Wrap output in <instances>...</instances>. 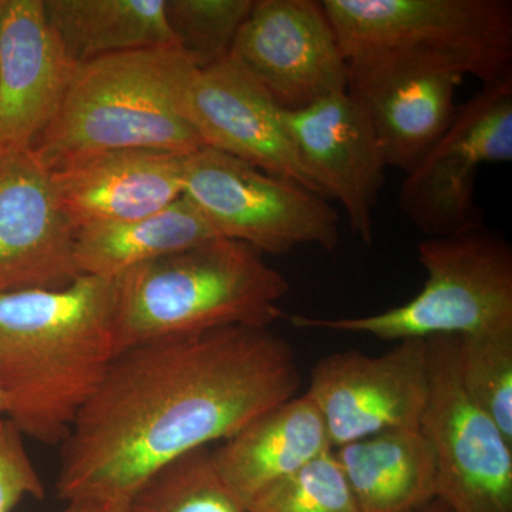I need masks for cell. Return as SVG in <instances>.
<instances>
[{
	"mask_svg": "<svg viewBox=\"0 0 512 512\" xmlns=\"http://www.w3.org/2000/svg\"><path fill=\"white\" fill-rule=\"evenodd\" d=\"M292 346L271 329L205 330L114 357L62 443L60 500L131 501L154 474L298 396Z\"/></svg>",
	"mask_w": 512,
	"mask_h": 512,
	"instance_id": "obj_1",
	"label": "cell"
},
{
	"mask_svg": "<svg viewBox=\"0 0 512 512\" xmlns=\"http://www.w3.org/2000/svg\"><path fill=\"white\" fill-rule=\"evenodd\" d=\"M117 278L0 292V387L23 437L57 446L117 356Z\"/></svg>",
	"mask_w": 512,
	"mask_h": 512,
	"instance_id": "obj_2",
	"label": "cell"
},
{
	"mask_svg": "<svg viewBox=\"0 0 512 512\" xmlns=\"http://www.w3.org/2000/svg\"><path fill=\"white\" fill-rule=\"evenodd\" d=\"M198 67L180 47H151L80 64L55 120L33 150L46 167L101 151L204 147L184 114Z\"/></svg>",
	"mask_w": 512,
	"mask_h": 512,
	"instance_id": "obj_3",
	"label": "cell"
},
{
	"mask_svg": "<svg viewBox=\"0 0 512 512\" xmlns=\"http://www.w3.org/2000/svg\"><path fill=\"white\" fill-rule=\"evenodd\" d=\"M289 282L255 248L215 238L117 278V355L153 340L286 318Z\"/></svg>",
	"mask_w": 512,
	"mask_h": 512,
	"instance_id": "obj_4",
	"label": "cell"
},
{
	"mask_svg": "<svg viewBox=\"0 0 512 512\" xmlns=\"http://www.w3.org/2000/svg\"><path fill=\"white\" fill-rule=\"evenodd\" d=\"M426 282L409 302L352 318L286 315L299 329L357 333L400 342L512 328V249L481 227L417 247Z\"/></svg>",
	"mask_w": 512,
	"mask_h": 512,
	"instance_id": "obj_5",
	"label": "cell"
},
{
	"mask_svg": "<svg viewBox=\"0 0 512 512\" xmlns=\"http://www.w3.org/2000/svg\"><path fill=\"white\" fill-rule=\"evenodd\" d=\"M346 60L436 57L484 86L512 76V5L505 0H323Z\"/></svg>",
	"mask_w": 512,
	"mask_h": 512,
	"instance_id": "obj_6",
	"label": "cell"
},
{
	"mask_svg": "<svg viewBox=\"0 0 512 512\" xmlns=\"http://www.w3.org/2000/svg\"><path fill=\"white\" fill-rule=\"evenodd\" d=\"M218 237L262 255L313 245L339 247V212L329 200L278 175L202 147L184 158V192Z\"/></svg>",
	"mask_w": 512,
	"mask_h": 512,
	"instance_id": "obj_7",
	"label": "cell"
},
{
	"mask_svg": "<svg viewBox=\"0 0 512 512\" xmlns=\"http://www.w3.org/2000/svg\"><path fill=\"white\" fill-rule=\"evenodd\" d=\"M427 340L429 397L420 431L451 512H512V441L471 400L458 375V336Z\"/></svg>",
	"mask_w": 512,
	"mask_h": 512,
	"instance_id": "obj_8",
	"label": "cell"
},
{
	"mask_svg": "<svg viewBox=\"0 0 512 512\" xmlns=\"http://www.w3.org/2000/svg\"><path fill=\"white\" fill-rule=\"evenodd\" d=\"M512 160V76L483 86L457 107L446 133L406 173L403 214L427 238L484 227L476 204L478 171Z\"/></svg>",
	"mask_w": 512,
	"mask_h": 512,
	"instance_id": "obj_9",
	"label": "cell"
},
{
	"mask_svg": "<svg viewBox=\"0 0 512 512\" xmlns=\"http://www.w3.org/2000/svg\"><path fill=\"white\" fill-rule=\"evenodd\" d=\"M306 394L333 450L383 431L420 429L429 397L427 340H400L380 356L348 350L323 357Z\"/></svg>",
	"mask_w": 512,
	"mask_h": 512,
	"instance_id": "obj_10",
	"label": "cell"
},
{
	"mask_svg": "<svg viewBox=\"0 0 512 512\" xmlns=\"http://www.w3.org/2000/svg\"><path fill=\"white\" fill-rule=\"evenodd\" d=\"M229 56L286 111L348 90V60L322 2L255 0Z\"/></svg>",
	"mask_w": 512,
	"mask_h": 512,
	"instance_id": "obj_11",
	"label": "cell"
},
{
	"mask_svg": "<svg viewBox=\"0 0 512 512\" xmlns=\"http://www.w3.org/2000/svg\"><path fill=\"white\" fill-rule=\"evenodd\" d=\"M348 66V93L369 117L387 168L409 173L456 116L466 74L419 55L360 57Z\"/></svg>",
	"mask_w": 512,
	"mask_h": 512,
	"instance_id": "obj_12",
	"label": "cell"
},
{
	"mask_svg": "<svg viewBox=\"0 0 512 512\" xmlns=\"http://www.w3.org/2000/svg\"><path fill=\"white\" fill-rule=\"evenodd\" d=\"M284 121L299 160L326 200L342 205L353 234L372 247L387 165L365 110L346 90L284 110Z\"/></svg>",
	"mask_w": 512,
	"mask_h": 512,
	"instance_id": "obj_13",
	"label": "cell"
},
{
	"mask_svg": "<svg viewBox=\"0 0 512 512\" xmlns=\"http://www.w3.org/2000/svg\"><path fill=\"white\" fill-rule=\"evenodd\" d=\"M76 229L33 148L0 153V292L57 289L79 278Z\"/></svg>",
	"mask_w": 512,
	"mask_h": 512,
	"instance_id": "obj_14",
	"label": "cell"
},
{
	"mask_svg": "<svg viewBox=\"0 0 512 512\" xmlns=\"http://www.w3.org/2000/svg\"><path fill=\"white\" fill-rule=\"evenodd\" d=\"M184 114L204 147L326 198L299 160L284 109L231 56L197 70L185 92Z\"/></svg>",
	"mask_w": 512,
	"mask_h": 512,
	"instance_id": "obj_15",
	"label": "cell"
},
{
	"mask_svg": "<svg viewBox=\"0 0 512 512\" xmlns=\"http://www.w3.org/2000/svg\"><path fill=\"white\" fill-rule=\"evenodd\" d=\"M77 67L47 22L43 0H3L0 153L35 146L59 113Z\"/></svg>",
	"mask_w": 512,
	"mask_h": 512,
	"instance_id": "obj_16",
	"label": "cell"
},
{
	"mask_svg": "<svg viewBox=\"0 0 512 512\" xmlns=\"http://www.w3.org/2000/svg\"><path fill=\"white\" fill-rule=\"evenodd\" d=\"M184 158L127 148L72 158L50 168L57 201L77 231L138 220L184 192Z\"/></svg>",
	"mask_w": 512,
	"mask_h": 512,
	"instance_id": "obj_17",
	"label": "cell"
},
{
	"mask_svg": "<svg viewBox=\"0 0 512 512\" xmlns=\"http://www.w3.org/2000/svg\"><path fill=\"white\" fill-rule=\"evenodd\" d=\"M330 450L325 420L305 393L266 410L211 453L222 480L247 508Z\"/></svg>",
	"mask_w": 512,
	"mask_h": 512,
	"instance_id": "obj_18",
	"label": "cell"
},
{
	"mask_svg": "<svg viewBox=\"0 0 512 512\" xmlns=\"http://www.w3.org/2000/svg\"><path fill=\"white\" fill-rule=\"evenodd\" d=\"M357 512H416L437 500L429 441L417 430H390L335 448Z\"/></svg>",
	"mask_w": 512,
	"mask_h": 512,
	"instance_id": "obj_19",
	"label": "cell"
},
{
	"mask_svg": "<svg viewBox=\"0 0 512 512\" xmlns=\"http://www.w3.org/2000/svg\"><path fill=\"white\" fill-rule=\"evenodd\" d=\"M218 237L191 201L180 200L138 220L80 229L74 256L82 275L119 278L130 269Z\"/></svg>",
	"mask_w": 512,
	"mask_h": 512,
	"instance_id": "obj_20",
	"label": "cell"
},
{
	"mask_svg": "<svg viewBox=\"0 0 512 512\" xmlns=\"http://www.w3.org/2000/svg\"><path fill=\"white\" fill-rule=\"evenodd\" d=\"M43 6L77 66L130 50L180 47L165 16V0H43Z\"/></svg>",
	"mask_w": 512,
	"mask_h": 512,
	"instance_id": "obj_21",
	"label": "cell"
},
{
	"mask_svg": "<svg viewBox=\"0 0 512 512\" xmlns=\"http://www.w3.org/2000/svg\"><path fill=\"white\" fill-rule=\"evenodd\" d=\"M131 512H248L215 468L210 448L192 451L154 474Z\"/></svg>",
	"mask_w": 512,
	"mask_h": 512,
	"instance_id": "obj_22",
	"label": "cell"
},
{
	"mask_svg": "<svg viewBox=\"0 0 512 512\" xmlns=\"http://www.w3.org/2000/svg\"><path fill=\"white\" fill-rule=\"evenodd\" d=\"M457 363L468 396L512 441V328L461 336Z\"/></svg>",
	"mask_w": 512,
	"mask_h": 512,
	"instance_id": "obj_23",
	"label": "cell"
},
{
	"mask_svg": "<svg viewBox=\"0 0 512 512\" xmlns=\"http://www.w3.org/2000/svg\"><path fill=\"white\" fill-rule=\"evenodd\" d=\"M255 0H165V16L178 46L198 69L231 55Z\"/></svg>",
	"mask_w": 512,
	"mask_h": 512,
	"instance_id": "obj_24",
	"label": "cell"
},
{
	"mask_svg": "<svg viewBox=\"0 0 512 512\" xmlns=\"http://www.w3.org/2000/svg\"><path fill=\"white\" fill-rule=\"evenodd\" d=\"M248 512H357L335 453L330 450L259 495Z\"/></svg>",
	"mask_w": 512,
	"mask_h": 512,
	"instance_id": "obj_25",
	"label": "cell"
},
{
	"mask_svg": "<svg viewBox=\"0 0 512 512\" xmlns=\"http://www.w3.org/2000/svg\"><path fill=\"white\" fill-rule=\"evenodd\" d=\"M45 497V484L26 450L25 437L6 417L0 419V512H13L26 498Z\"/></svg>",
	"mask_w": 512,
	"mask_h": 512,
	"instance_id": "obj_26",
	"label": "cell"
},
{
	"mask_svg": "<svg viewBox=\"0 0 512 512\" xmlns=\"http://www.w3.org/2000/svg\"><path fill=\"white\" fill-rule=\"evenodd\" d=\"M131 501H69L62 512H131Z\"/></svg>",
	"mask_w": 512,
	"mask_h": 512,
	"instance_id": "obj_27",
	"label": "cell"
},
{
	"mask_svg": "<svg viewBox=\"0 0 512 512\" xmlns=\"http://www.w3.org/2000/svg\"><path fill=\"white\" fill-rule=\"evenodd\" d=\"M416 512H451V510L443 503V501L434 500L433 503L426 505V507L421 508V510Z\"/></svg>",
	"mask_w": 512,
	"mask_h": 512,
	"instance_id": "obj_28",
	"label": "cell"
},
{
	"mask_svg": "<svg viewBox=\"0 0 512 512\" xmlns=\"http://www.w3.org/2000/svg\"><path fill=\"white\" fill-rule=\"evenodd\" d=\"M6 416V403L3 397L2 387H0V419Z\"/></svg>",
	"mask_w": 512,
	"mask_h": 512,
	"instance_id": "obj_29",
	"label": "cell"
},
{
	"mask_svg": "<svg viewBox=\"0 0 512 512\" xmlns=\"http://www.w3.org/2000/svg\"><path fill=\"white\" fill-rule=\"evenodd\" d=\"M3 0H0V10H2Z\"/></svg>",
	"mask_w": 512,
	"mask_h": 512,
	"instance_id": "obj_30",
	"label": "cell"
}]
</instances>
